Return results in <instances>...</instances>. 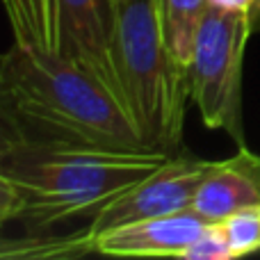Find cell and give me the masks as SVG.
I'll return each instance as SVG.
<instances>
[{"label":"cell","instance_id":"52a82bcc","mask_svg":"<svg viewBox=\"0 0 260 260\" xmlns=\"http://www.w3.org/2000/svg\"><path fill=\"white\" fill-rule=\"evenodd\" d=\"M208 224L212 221L194 208H185L103 233L96 240V253L117 258H180Z\"/></svg>","mask_w":260,"mask_h":260},{"label":"cell","instance_id":"7a4b0ae2","mask_svg":"<svg viewBox=\"0 0 260 260\" xmlns=\"http://www.w3.org/2000/svg\"><path fill=\"white\" fill-rule=\"evenodd\" d=\"M171 157L157 148L0 142V219L27 233L91 219Z\"/></svg>","mask_w":260,"mask_h":260},{"label":"cell","instance_id":"5b68a950","mask_svg":"<svg viewBox=\"0 0 260 260\" xmlns=\"http://www.w3.org/2000/svg\"><path fill=\"white\" fill-rule=\"evenodd\" d=\"M210 169V160L176 153L167 165L139 180L137 185L110 201L101 212L89 219L87 229L99 240L103 233L135 224V221L165 217L171 212L192 208L197 189Z\"/></svg>","mask_w":260,"mask_h":260},{"label":"cell","instance_id":"9c48e42d","mask_svg":"<svg viewBox=\"0 0 260 260\" xmlns=\"http://www.w3.org/2000/svg\"><path fill=\"white\" fill-rule=\"evenodd\" d=\"M96 253V240L89 229H78L71 233L55 235L48 231H37L27 238L3 240L0 256L5 260H48V258H80Z\"/></svg>","mask_w":260,"mask_h":260},{"label":"cell","instance_id":"7c38bea8","mask_svg":"<svg viewBox=\"0 0 260 260\" xmlns=\"http://www.w3.org/2000/svg\"><path fill=\"white\" fill-rule=\"evenodd\" d=\"M180 258L185 260H231V247L226 242V235L221 233L219 224H208L206 231L185 249V253Z\"/></svg>","mask_w":260,"mask_h":260},{"label":"cell","instance_id":"277c9868","mask_svg":"<svg viewBox=\"0 0 260 260\" xmlns=\"http://www.w3.org/2000/svg\"><path fill=\"white\" fill-rule=\"evenodd\" d=\"M251 9L210 3L201 18L192 53V101L203 123L224 130L238 146H247L242 123V62L253 30Z\"/></svg>","mask_w":260,"mask_h":260},{"label":"cell","instance_id":"8992f818","mask_svg":"<svg viewBox=\"0 0 260 260\" xmlns=\"http://www.w3.org/2000/svg\"><path fill=\"white\" fill-rule=\"evenodd\" d=\"M62 55L99 78L123 105L112 59L114 5L110 0H57Z\"/></svg>","mask_w":260,"mask_h":260},{"label":"cell","instance_id":"6da1fadb","mask_svg":"<svg viewBox=\"0 0 260 260\" xmlns=\"http://www.w3.org/2000/svg\"><path fill=\"white\" fill-rule=\"evenodd\" d=\"M0 142L148 148L99 78L64 55L16 41L0 62Z\"/></svg>","mask_w":260,"mask_h":260},{"label":"cell","instance_id":"ba28073f","mask_svg":"<svg viewBox=\"0 0 260 260\" xmlns=\"http://www.w3.org/2000/svg\"><path fill=\"white\" fill-rule=\"evenodd\" d=\"M249 206H260V155L240 146L235 155L210 162L192 208L215 224Z\"/></svg>","mask_w":260,"mask_h":260},{"label":"cell","instance_id":"8fae6325","mask_svg":"<svg viewBox=\"0 0 260 260\" xmlns=\"http://www.w3.org/2000/svg\"><path fill=\"white\" fill-rule=\"evenodd\" d=\"M217 224L226 235L233 258L251 256L260 251V206L242 208Z\"/></svg>","mask_w":260,"mask_h":260},{"label":"cell","instance_id":"30bf717a","mask_svg":"<svg viewBox=\"0 0 260 260\" xmlns=\"http://www.w3.org/2000/svg\"><path fill=\"white\" fill-rule=\"evenodd\" d=\"M210 3L212 0H155L165 41L185 67L192 64L194 39Z\"/></svg>","mask_w":260,"mask_h":260},{"label":"cell","instance_id":"3957f363","mask_svg":"<svg viewBox=\"0 0 260 260\" xmlns=\"http://www.w3.org/2000/svg\"><path fill=\"white\" fill-rule=\"evenodd\" d=\"M112 59L123 108L146 146L176 155L192 101V71L167 46L155 0L114 5Z\"/></svg>","mask_w":260,"mask_h":260},{"label":"cell","instance_id":"4fadbf2b","mask_svg":"<svg viewBox=\"0 0 260 260\" xmlns=\"http://www.w3.org/2000/svg\"><path fill=\"white\" fill-rule=\"evenodd\" d=\"M212 3L221 5V7H233V9H251V7H256V0H212Z\"/></svg>","mask_w":260,"mask_h":260}]
</instances>
